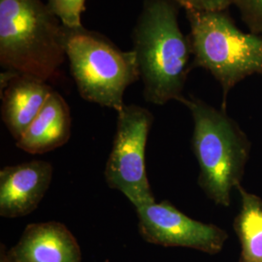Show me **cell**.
Instances as JSON below:
<instances>
[{
  "instance_id": "9a60e30c",
  "label": "cell",
  "mask_w": 262,
  "mask_h": 262,
  "mask_svg": "<svg viewBox=\"0 0 262 262\" xmlns=\"http://www.w3.org/2000/svg\"><path fill=\"white\" fill-rule=\"evenodd\" d=\"M180 7L186 11L198 12H222L231 5H235L236 0H173Z\"/></svg>"
},
{
  "instance_id": "8992f818",
  "label": "cell",
  "mask_w": 262,
  "mask_h": 262,
  "mask_svg": "<svg viewBox=\"0 0 262 262\" xmlns=\"http://www.w3.org/2000/svg\"><path fill=\"white\" fill-rule=\"evenodd\" d=\"M154 115L139 105H124L118 112L112 150L104 177L108 187L122 192L135 208L156 202L146 169V146Z\"/></svg>"
},
{
  "instance_id": "30bf717a",
  "label": "cell",
  "mask_w": 262,
  "mask_h": 262,
  "mask_svg": "<svg viewBox=\"0 0 262 262\" xmlns=\"http://www.w3.org/2000/svg\"><path fill=\"white\" fill-rule=\"evenodd\" d=\"M6 253L11 262H82L75 236L55 221L27 225L18 243Z\"/></svg>"
},
{
  "instance_id": "5b68a950",
  "label": "cell",
  "mask_w": 262,
  "mask_h": 262,
  "mask_svg": "<svg viewBox=\"0 0 262 262\" xmlns=\"http://www.w3.org/2000/svg\"><path fill=\"white\" fill-rule=\"evenodd\" d=\"M66 57L81 97L119 112L126 89L140 79L133 51H122L103 34L66 28Z\"/></svg>"
},
{
  "instance_id": "3957f363",
  "label": "cell",
  "mask_w": 262,
  "mask_h": 262,
  "mask_svg": "<svg viewBox=\"0 0 262 262\" xmlns=\"http://www.w3.org/2000/svg\"><path fill=\"white\" fill-rule=\"evenodd\" d=\"M181 103L193 120L191 149L199 166L198 185L215 204L230 206L250 155L247 135L224 109L194 96L185 97Z\"/></svg>"
},
{
  "instance_id": "9c48e42d",
  "label": "cell",
  "mask_w": 262,
  "mask_h": 262,
  "mask_svg": "<svg viewBox=\"0 0 262 262\" xmlns=\"http://www.w3.org/2000/svg\"><path fill=\"white\" fill-rule=\"evenodd\" d=\"M1 118L15 141L19 140L54 92L47 82L9 71L1 73Z\"/></svg>"
},
{
  "instance_id": "277c9868",
  "label": "cell",
  "mask_w": 262,
  "mask_h": 262,
  "mask_svg": "<svg viewBox=\"0 0 262 262\" xmlns=\"http://www.w3.org/2000/svg\"><path fill=\"white\" fill-rule=\"evenodd\" d=\"M192 50V67L209 71L226 96L249 76L262 74V36L237 28L225 12L186 11Z\"/></svg>"
},
{
  "instance_id": "4fadbf2b",
  "label": "cell",
  "mask_w": 262,
  "mask_h": 262,
  "mask_svg": "<svg viewBox=\"0 0 262 262\" xmlns=\"http://www.w3.org/2000/svg\"><path fill=\"white\" fill-rule=\"evenodd\" d=\"M48 7L67 28H82L85 0H48Z\"/></svg>"
},
{
  "instance_id": "2e32d148",
  "label": "cell",
  "mask_w": 262,
  "mask_h": 262,
  "mask_svg": "<svg viewBox=\"0 0 262 262\" xmlns=\"http://www.w3.org/2000/svg\"><path fill=\"white\" fill-rule=\"evenodd\" d=\"M7 250H6V247L1 244V248H0V262H11L10 261L8 256H7Z\"/></svg>"
},
{
  "instance_id": "ba28073f",
  "label": "cell",
  "mask_w": 262,
  "mask_h": 262,
  "mask_svg": "<svg viewBox=\"0 0 262 262\" xmlns=\"http://www.w3.org/2000/svg\"><path fill=\"white\" fill-rule=\"evenodd\" d=\"M54 168L34 159L0 170V215L17 219L35 211L52 184Z\"/></svg>"
},
{
  "instance_id": "5bb4252c",
  "label": "cell",
  "mask_w": 262,
  "mask_h": 262,
  "mask_svg": "<svg viewBox=\"0 0 262 262\" xmlns=\"http://www.w3.org/2000/svg\"><path fill=\"white\" fill-rule=\"evenodd\" d=\"M235 5L252 32L262 36V0H236Z\"/></svg>"
},
{
  "instance_id": "6da1fadb",
  "label": "cell",
  "mask_w": 262,
  "mask_h": 262,
  "mask_svg": "<svg viewBox=\"0 0 262 262\" xmlns=\"http://www.w3.org/2000/svg\"><path fill=\"white\" fill-rule=\"evenodd\" d=\"M179 8L173 0H145L132 31V51L148 103L181 102L186 97L192 50L179 26Z\"/></svg>"
},
{
  "instance_id": "7c38bea8",
  "label": "cell",
  "mask_w": 262,
  "mask_h": 262,
  "mask_svg": "<svg viewBox=\"0 0 262 262\" xmlns=\"http://www.w3.org/2000/svg\"><path fill=\"white\" fill-rule=\"evenodd\" d=\"M237 190L241 206L233 227L241 246L238 262H262V199L242 186Z\"/></svg>"
},
{
  "instance_id": "52a82bcc",
  "label": "cell",
  "mask_w": 262,
  "mask_h": 262,
  "mask_svg": "<svg viewBox=\"0 0 262 262\" xmlns=\"http://www.w3.org/2000/svg\"><path fill=\"white\" fill-rule=\"evenodd\" d=\"M135 210L138 231L148 243L216 254L223 251L228 238L225 229L189 217L168 200L156 201Z\"/></svg>"
},
{
  "instance_id": "8fae6325",
  "label": "cell",
  "mask_w": 262,
  "mask_h": 262,
  "mask_svg": "<svg viewBox=\"0 0 262 262\" xmlns=\"http://www.w3.org/2000/svg\"><path fill=\"white\" fill-rule=\"evenodd\" d=\"M72 119L66 99L54 91L17 147L31 155H42L66 145L71 136Z\"/></svg>"
},
{
  "instance_id": "7a4b0ae2",
  "label": "cell",
  "mask_w": 262,
  "mask_h": 262,
  "mask_svg": "<svg viewBox=\"0 0 262 262\" xmlns=\"http://www.w3.org/2000/svg\"><path fill=\"white\" fill-rule=\"evenodd\" d=\"M66 28L42 0H0V66L4 71L56 79L66 58Z\"/></svg>"
}]
</instances>
